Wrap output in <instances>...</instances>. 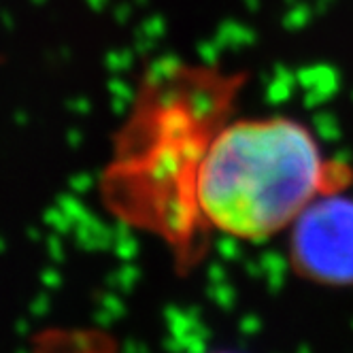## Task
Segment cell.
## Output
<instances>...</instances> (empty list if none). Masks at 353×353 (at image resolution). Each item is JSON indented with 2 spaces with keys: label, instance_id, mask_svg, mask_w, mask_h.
<instances>
[{
  "label": "cell",
  "instance_id": "6da1fadb",
  "mask_svg": "<svg viewBox=\"0 0 353 353\" xmlns=\"http://www.w3.org/2000/svg\"><path fill=\"white\" fill-rule=\"evenodd\" d=\"M249 74L162 60L141 77L103 172L105 207L190 256L198 241L192 190L215 134L230 121Z\"/></svg>",
  "mask_w": 353,
  "mask_h": 353
},
{
  "label": "cell",
  "instance_id": "3957f363",
  "mask_svg": "<svg viewBox=\"0 0 353 353\" xmlns=\"http://www.w3.org/2000/svg\"><path fill=\"white\" fill-rule=\"evenodd\" d=\"M290 260L307 279L353 283V198L332 192L302 211L290 225Z\"/></svg>",
  "mask_w": 353,
  "mask_h": 353
},
{
  "label": "cell",
  "instance_id": "7a4b0ae2",
  "mask_svg": "<svg viewBox=\"0 0 353 353\" xmlns=\"http://www.w3.org/2000/svg\"><path fill=\"white\" fill-rule=\"evenodd\" d=\"M351 181V168L327 158L315 132L298 117H232L196 172V234L264 241L290 230L311 203L345 192Z\"/></svg>",
  "mask_w": 353,
  "mask_h": 353
},
{
  "label": "cell",
  "instance_id": "277c9868",
  "mask_svg": "<svg viewBox=\"0 0 353 353\" xmlns=\"http://www.w3.org/2000/svg\"><path fill=\"white\" fill-rule=\"evenodd\" d=\"M219 353H223V351H219Z\"/></svg>",
  "mask_w": 353,
  "mask_h": 353
}]
</instances>
